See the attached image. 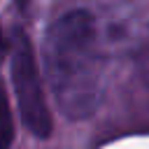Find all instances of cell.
Listing matches in <instances>:
<instances>
[{
	"label": "cell",
	"instance_id": "7a4b0ae2",
	"mask_svg": "<svg viewBox=\"0 0 149 149\" xmlns=\"http://www.w3.org/2000/svg\"><path fill=\"white\" fill-rule=\"evenodd\" d=\"M12 84H14V95L19 105V114L23 126L35 135V137H49L51 133V112L47 107L42 79L37 72V61L30 47V40L19 33L12 47Z\"/></svg>",
	"mask_w": 149,
	"mask_h": 149
},
{
	"label": "cell",
	"instance_id": "6da1fadb",
	"mask_svg": "<svg viewBox=\"0 0 149 149\" xmlns=\"http://www.w3.org/2000/svg\"><path fill=\"white\" fill-rule=\"evenodd\" d=\"M44 72L63 116L79 121L98 109L105 58L95 21L88 12H68L49 26L44 37Z\"/></svg>",
	"mask_w": 149,
	"mask_h": 149
},
{
	"label": "cell",
	"instance_id": "3957f363",
	"mask_svg": "<svg viewBox=\"0 0 149 149\" xmlns=\"http://www.w3.org/2000/svg\"><path fill=\"white\" fill-rule=\"evenodd\" d=\"M12 137H14V123H12L9 100H7V91L0 81V149H9Z\"/></svg>",
	"mask_w": 149,
	"mask_h": 149
}]
</instances>
